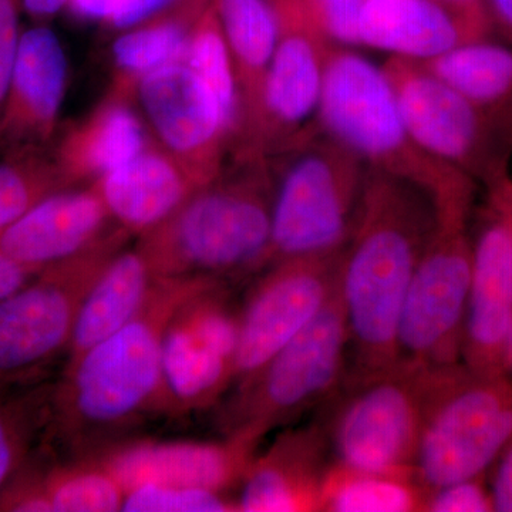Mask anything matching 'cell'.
I'll return each instance as SVG.
<instances>
[{
  "label": "cell",
  "instance_id": "1",
  "mask_svg": "<svg viewBox=\"0 0 512 512\" xmlns=\"http://www.w3.org/2000/svg\"><path fill=\"white\" fill-rule=\"evenodd\" d=\"M207 278H161L144 308L109 338L64 365L53 380L45 444L72 458L93 457L124 443L143 424L170 417L163 339L178 306Z\"/></svg>",
  "mask_w": 512,
  "mask_h": 512
},
{
  "label": "cell",
  "instance_id": "2",
  "mask_svg": "<svg viewBox=\"0 0 512 512\" xmlns=\"http://www.w3.org/2000/svg\"><path fill=\"white\" fill-rule=\"evenodd\" d=\"M434 222L436 205L429 192L370 168L355 228L340 256L348 376L397 362L404 301Z\"/></svg>",
  "mask_w": 512,
  "mask_h": 512
},
{
  "label": "cell",
  "instance_id": "3",
  "mask_svg": "<svg viewBox=\"0 0 512 512\" xmlns=\"http://www.w3.org/2000/svg\"><path fill=\"white\" fill-rule=\"evenodd\" d=\"M234 160L163 224L140 235L137 247L158 278L231 284L268 266L275 185L271 160Z\"/></svg>",
  "mask_w": 512,
  "mask_h": 512
},
{
  "label": "cell",
  "instance_id": "4",
  "mask_svg": "<svg viewBox=\"0 0 512 512\" xmlns=\"http://www.w3.org/2000/svg\"><path fill=\"white\" fill-rule=\"evenodd\" d=\"M318 124L370 168L419 185L433 200L476 183L416 143L382 66L352 47L330 49Z\"/></svg>",
  "mask_w": 512,
  "mask_h": 512
},
{
  "label": "cell",
  "instance_id": "5",
  "mask_svg": "<svg viewBox=\"0 0 512 512\" xmlns=\"http://www.w3.org/2000/svg\"><path fill=\"white\" fill-rule=\"evenodd\" d=\"M275 157L282 164L278 170L271 164L275 185L269 264L342 251L356 225L369 165L319 124Z\"/></svg>",
  "mask_w": 512,
  "mask_h": 512
},
{
  "label": "cell",
  "instance_id": "6",
  "mask_svg": "<svg viewBox=\"0 0 512 512\" xmlns=\"http://www.w3.org/2000/svg\"><path fill=\"white\" fill-rule=\"evenodd\" d=\"M349 372V333L340 293L258 372L221 400L222 436L261 444L266 434L328 402Z\"/></svg>",
  "mask_w": 512,
  "mask_h": 512
},
{
  "label": "cell",
  "instance_id": "7",
  "mask_svg": "<svg viewBox=\"0 0 512 512\" xmlns=\"http://www.w3.org/2000/svg\"><path fill=\"white\" fill-rule=\"evenodd\" d=\"M436 369L397 360L346 376L316 417L333 463L372 471L413 468Z\"/></svg>",
  "mask_w": 512,
  "mask_h": 512
},
{
  "label": "cell",
  "instance_id": "8",
  "mask_svg": "<svg viewBox=\"0 0 512 512\" xmlns=\"http://www.w3.org/2000/svg\"><path fill=\"white\" fill-rule=\"evenodd\" d=\"M480 192L473 184L436 198V222L404 301L397 360L427 367L461 362Z\"/></svg>",
  "mask_w": 512,
  "mask_h": 512
},
{
  "label": "cell",
  "instance_id": "9",
  "mask_svg": "<svg viewBox=\"0 0 512 512\" xmlns=\"http://www.w3.org/2000/svg\"><path fill=\"white\" fill-rule=\"evenodd\" d=\"M128 235L117 227L93 248L46 266L0 299V396L50 380L69 352L87 292Z\"/></svg>",
  "mask_w": 512,
  "mask_h": 512
},
{
  "label": "cell",
  "instance_id": "10",
  "mask_svg": "<svg viewBox=\"0 0 512 512\" xmlns=\"http://www.w3.org/2000/svg\"><path fill=\"white\" fill-rule=\"evenodd\" d=\"M512 440V380L464 365L436 369L413 471L427 495L485 476Z\"/></svg>",
  "mask_w": 512,
  "mask_h": 512
},
{
  "label": "cell",
  "instance_id": "11",
  "mask_svg": "<svg viewBox=\"0 0 512 512\" xmlns=\"http://www.w3.org/2000/svg\"><path fill=\"white\" fill-rule=\"evenodd\" d=\"M410 134L427 154L487 183L510 168L512 136L417 60L389 56L382 64Z\"/></svg>",
  "mask_w": 512,
  "mask_h": 512
},
{
  "label": "cell",
  "instance_id": "12",
  "mask_svg": "<svg viewBox=\"0 0 512 512\" xmlns=\"http://www.w3.org/2000/svg\"><path fill=\"white\" fill-rule=\"evenodd\" d=\"M278 43L258 109L232 151L234 157L272 158L318 124L326 62L333 45L299 0H271Z\"/></svg>",
  "mask_w": 512,
  "mask_h": 512
},
{
  "label": "cell",
  "instance_id": "13",
  "mask_svg": "<svg viewBox=\"0 0 512 512\" xmlns=\"http://www.w3.org/2000/svg\"><path fill=\"white\" fill-rule=\"evenodd\" d=\"M239 305L228 282H212L178 306L163 339L170 417L210 409L235 382Z\"/></svg>",
  "mask_w": 512,
  "mask_h": 512
},
{
  "label": "cell",
  "instance_id": "14",
  "mask_svg": "<svg viewBox=\"0 0 512 512\" xmlns=\"http://www.w3.org/2000/svg\"><path fill=\"white\" fill-rule=\"evenodd\" d=\"M340 256L278 259L262 269L239 305L235 384L244 382L318 318L339 291Z\"/></svg>",
  "mask_w": 512,
  "mask_h": 512
},
{
  "label": "cell",
  "instance_id": "15",
  "mask_svg": "<svg viewBox=\"0 0 512 512\" xmlns=\"http://www.w3.org/2000/svg\"><path fill=\"white\" fill-rule=\"evenodd\" d=\"M471 241L473 271L461 362L476 372L504 375V343L512 320L511 168L480 185Z\"/></svg>",
  "mask_w": 512,
  "mask_h": 512
},
{
  "label": "cell",
  "instance_id": "16",
  "mask_svg": "<svg viewBox=\"0 0 512 512\" xmlns=\"http://www.w3.org/2000/svg\"><path fill=\"white\" fill-rule=\"evenodd\" d=\"M138 96L167 153L197 185L214 183L232 153L231 128L211 90L184 62L138 79Z\"/></svg>",
  "mask_w": 512,
  "mask_h": 512
},
{
  "label": "cell",
  "instance_id": "17",
  "mask_svg": "<svg viewBox=\"0 0 512 512\" xmlns=\"http://www.w3.org/2000/svg\"><path fill=\"white\" fill-rule=\"evenodd\" d=\"M258 447L232 437L220 441L128 440L94 457L116 474L126 493L136 485L158 483L228 494L241 484Z\"/></svg>",
  "mask_w": 512,
  "mask_h": 512
},
{
  "label": "cell",
  "instance_id": "18",
  "mask_svg": "<svg viewBox=\"0 0 512 512\" xmlns=\"http://www.w3.org/2000/svg\"><path fill=\"white\" fill-rule=\"evenodd\" d=\"M332 464L318 420L282 431L264 453L252 458L235 498L238 511H320L323 485Z\"/></svg>",
  "mask_w": 512,
  "mask_h": 512
},
{
  "label": "cell",
  "instance_id": "19",
  "mask_svg": "<svg viewBox=\"0 0 512 512\" xmlns=\"http://www.w3.org/2000/svg\"><path fill=\"white\" fill-rule=\"evenodd\" d=\"M96 185L47 195L0 234V251L30 271L59 264L93 248L116 228ZM116 224V222H114Z\"/></svg>",
  "mask_w": 512,
  "mask_h": 512
},
{
  "label": "cell",
  "instance_id": "20",
  "mask_svg": "<svg viewBox=\"0 0 512 512\" xmlns=\"http://www.w3.org/2000/svg\"><path fill=\"white\" fill-rule=\"evenodd\" d=\"M66 84L67 57L59 36L43 25L25 30L0 119V143L12 150L47 143L55 134Z\"/></svg>",
  "mask_w": 512,
  "mask_h": 512
},
{
  "label": "cell",
  "instance_id": "21",
  "mask_svg": "<svg viewBox=\"0 0 512 512\" xmlns=\"http://www.w3.org/2000/svg\"><path fill=\"white\" fill-rule=\"evenodd\" d=\"M116 225L143 235L190 200L197 185L168 153L147 147L96 183Z\"/></svg>",
  "mask_w": 512,
  "mask_h": 512
},
{
  "label": "cell",
  "instance_id": "22",
  "mask_svg": "<svg viewBox=\"0 0 512 512\" xmlns=\"http://www.w3.org/2000/svg\"><path fill=\"white\" fill-rule=\"evenodd\" d=\"M359 35L360 46L417 62H429L471 43L439 0H366Z\"/></svg>",
  "mask_w": 512,
  "mask_h": 512
},
{
  "label": "cell",
  "instance_id": "23",
  "mask_svg": "<svg viewBox=\"0 0 512 512\" xmlns=\"http://www.w3.org/2000/svg\"><path fill=\"white\" fill-rule=\"evenodd\" d=\"M160 279L140 248L117 252L84 298L64 365L76 362L130 322L144 308Z\"/></svg>",
  "mask_w": 512,
  "mask_h": 512
},
{
  "label": "cell",
  "instance_id": "24",
  "mask_svg": "<svg viewBox=\"0 0 512 512\" xmlns=\"http://www.w3.org/2000/svg\"><path fill=\"white\" fill-rule=\"evenodd\" d=\"M146 131L124 101H111L67 131L57 148L55 163L64 180H100L146 150Z\"/></svg>",
  "mask_w": 512,
  "mask_h": 512
},
{
  "label": "cell",
  "instance_id": "25",
  "mask_svg": "<svg viewBox=\"0 0 512 512\" xmlns=\"http://www.w3.org/2000/svg\"><path fill=\"white\" fill-rule=\"evenodd\" d=\"M214 6L227 39L241 96L237 146L242 131L258 109L266 72L278 43V18L271 0H214Z\"/></svg>",
  "mask_w": 512,
  "mask_h": 512
},
{
  "label": "cell",
  "instance_id": "26",
  "mask_svg": "<svg viewBox=\"0 0 512 512\" xmlns=\"http://www.w3.org/2000/svg\"><path fill=\"white\" fill-rule=\"evenodd\" d=\"M421 63L456 87L512 136L511 45L490 37Z\"/></svg>",
  "mask_w": 512,
  "mask_h": 512
},
{
  "label": "cell",
  "instance_id": "27",
  "mask_svg": "<svg viewBox=\"0 0 512 512\" xmlns=\"http://www.w3.org/2000/svg\"><path fill=\"white\" fill-rule=\"evenodd\" d=\"M427 493L413 468L357 470L332 464L322 491V512H424Z\"/></svg>",
  "mask_w": 512,
  "mask_h": 512
},
{
  "label": "cell",
  "instance_id": "28",
  "mask_svg": "<svg viewBox=\"0 0 512 512\" xmlns=\"http://www.w3.org/2000/svg\"><path fill=\"white\" fill-rule=\"evenodd\" d=\"M184 63L214 94L231 128L235 144L241 124V96L234 63L215 10L214 0H210L202 8L192 23Z\"/></svg>",
  "mask_w": 512,
  "mask_h": 512
},
{
  "label": "cell",
  "instance_id": "29",
  "mask_svg": "<svg viewBox=\"0 0 512 512\" xmlns=\"http://www.w3.org/2000/svg\"><path fill=\"white\" fill-rule=\"evenodd\" d=\"M210 0H191L180 15L154 19L121 35L113 43L114 63L121 72L141 79L146 74L184 62L195 18Z\"/></svg>",
  "mask_w": 512,
  "mask_h": 512
},
{
  "label": "cell",
  "instance_id": "30",
  "mask_svg": "<svg viewBox=\"0 0 512 512\" xmlns=\"http://www.w3.org/2000/svg\"><path fill=\"white\" fill-rule=\"evenodd\" d=\"M53 380L0 396V491L45 443Z\"/></svg>",
  "mask_w": 512,
  "mask_h": 512
},
{
  "label": "cell",
  "instance_id": "31",
  "mask_svg": "<svg viewBox=\"0 0 512 512\" xmlns=\"http://www.w3.org/2000/svg\"><path fill=\"white\" fill-rule=\"evenodd\" d=\"M46 490L53 512L123 510L126 488L100 458L46 464Z\"/></svg>",
  "mask_w": 512,
  "mask_h": 512
},
{
  "label": "cell",
  "instance_id": "32",
  "mask_svg": "<svg viewBox=\"0 0 512 512\" xmlns=\"http://www.w3.org/2000/svg\"><path fill=\"white\" fill-rule=\"evenodd\" d=\"M13 151L0 161V234L47 195L69 188L55 161L40 156L39 148Z\"/></svg>",
  "mask_w": 512,
  "mask_h": 512
},
{
  "label": "cell",
  "instance_id": "33",
  "mask_svg": "<svg viewBox=\"0 0 512 512\" xmlns=\"http://www.w3.org/2000/svg\"><path fill=\"white\" fill-rule=\"evenodd\" d=\"M121 511L229 512L238 511V505L235 498L217 491L147 483L136 485L127 491Z\"/></svg>",
  "mask_w": 512,
  "mask_h": 512
},
{
  "label": "cell",
  "instance_id": "34",
  "mask_svg": "<svg viewBox=\"0 0 512 512\" xmlns=\"http://www.w3.org/2000/svg\"><path fill=\"white\" fill-rule=\"evenodd\" d=\"M46 464L42 444L0 491V512H53L46 490Z\"/></svg>",
  "mask_w": 512,
  "mask_h": 512
},
{
  "label": "cell",
  "instance_id": "35",
  "mask_svg": "<svg viewBox=\"0 0 512 512\" xmlns=\"http://www.w3.org/2000/svg\"><path fill=\"white\" fill-rule=\"evenodd\" d=\"M330 42L336 46H360V19L366 0H299Z\"/></svg>",
  "mask_w": 512,
  "mask_h": 512
},
{
  "label": "cell",
  "instance_id": "36",
  "mask_svg": "<svg viewBox=\"0 0 512 512\" xmlns=\"http://www.w3.org/2000/svg\"><path fill=\"white\" fill-rule=\"evenodd\" d=\"M487 474L443 485L427 495L424 512H493Z\"/></svg>",
  "mask_w": 512,
  "mask_h": 512
},
{
  "label": "cell",
  "instance_id": "37",
  "mask_svg": "<svg viewBox=\"0 0 512 512\" xmlns=\"http://www.w3.org/2000/svg\"><path fill=\"white\" fill-rule=\"evenodd\" d=\"M22 8L23 0H0V119L22 37L19 28Z\"/></svg>",
  "mask_w": 512,
  "mask_h": 512
},
{
  "label": "cell",
  "instance_id": "38",
  "mask_svg": "<svg viewBox=\"0 0 512 512\" xmlns=\"http://www.w3.org/2000/svg\"><path fill=\"white\" fill-rule=\"evenodd\" d=\"M466 30L471 42L493 36L485 0H439Z\"/></svg>",
  "mask_w": 512,
  "mask_h": 512
},
{
  "label": "cell",
  "instance_id": "39",
  "mask_svg": "<svg viewBox=\"0 0 512 512\" xmlns=\"http://www.w3.org/2000/svg\"><path fill=\"white\" fill-rule=\"evenodd\" d=\"M495 512H512V440L487 474Z\"/></svg>",
  "mask_w": 512,
  "mask_h": 512
},
{
  "label": "cell",
  "instance_id": "40",
  "mask_svg": "<svg viewBox=\"0 0 512 512\" xmlns=\"http://www.w3.org/2000/svg\"><path fill=\"white\" fill-rule=\"evenodd\" d=\"M177 2L180 0H121L120 12L113 26L119 29L136 28Z\"/></svg>",
  "mask_w": 512,
  "mask_h": 512
},
{
  "label": "cell",
  "instance_id": "41",
  "mask_svg": "<svg viewBox=\"0 0 512 512\" xmlns=\"http://www.w3.org/2000/svg\"><path fill=\"white\" fill-rule=\"evenodd\" d=\"M74 15L87 20H103L113 25L119 15L121 0H69Z\"/></svg>",
  "mask_w": 512,
  "mask_h": 512
},
{
  "label": "cell",
  "instance_id": "42",
  "mask_svg": "<svg viewBox=\"0 0 512 512\" xmlns=\"http://www.w3.org/2000/svg\"><path fill=\"white\" fill-rule=\"evenodd\" d=\"M35 274L37 272L30 271L0 251V299L6 298L20 286L25 285Z\"/></svg>",
  "mask_w": 512,
  "mask_h": 512
},
{
  "label": "cell",
  "instance_id": "43",
  "mask_svg": "<svg viewBox=\"0 0 512 512\" xmlns=\"http://www.w3.org/2000/svg\"><path fill=\"white\" fill-rule=\"evenodd\" d=\"M493 33L512 46V0H485Z\"/></svg>",
  "mask_w": 512,
  "mask_h": 512
},
{
  "label": "cell",
  "instance_id": "44",
  "mask_svg": "<svg viewBox=\"0 0 512 512\" xmlns=\"http://www.w3.org/2000/svg\"><path fill=\"white\" fill-rule=\"evenodd\" d=\"M69 0H23V9L36 20L52 18L67 6Z\"/></svg>",
  "mask_w": 512,
  "mask_h": 512
},
{
  "label": "cell",
  "instance_id": "45",
  "mask_svg": "<svg viewBox=\"0 0 512 512\" xmlns=\"http://www.w3.org/2000/svg\"><path fill=\"white\" fill-rule=\"evenodd\" d=\"M503 370L504 375L512 380V320L504 343Z\"/></svg>",
  "mask_w": 512,
  "mask_h": 512
}]
</instances>
